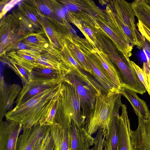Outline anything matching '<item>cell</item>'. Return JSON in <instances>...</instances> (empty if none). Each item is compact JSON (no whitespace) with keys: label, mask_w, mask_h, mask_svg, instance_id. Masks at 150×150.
I'll list each match as a JSON object with an SVG mask.
<instances>
[{"label":"cell","mask_w":150,"mask_h":150,"mask_svg":"<svg viewBox=\"0 0 150 150\" xmlns=\"http://www.w3.org/2000/svg\"><path fill=\"white\" fill-rule=\"evenodd\" d=\"M63 44L60 51L63 62L75 76L88 85L94 87L95 85L96 82L83 72L63 39Z\"/></svg>","instance_id":"e0dca14e"},{"label":"cell","mask_w":150,"mask_h":150,"mask_svg":"<svg viewBox=\"0 0 150 150\" xmlns=\"http://www.w3.org/2000/svg\"><path fill=\"white\" fill-rule=\"evenodd\" d=\"M150 5V0H145Z\"/></svg>","instance_id":"d590c367"},{"label":"cell","mask_w":150,"mask_h":150,"mask_svg":"<svg viewBox=\"0 0 150 150\" xmlns=\"http://www.w3.org/2000/svg\"><path fill=\"white\" fill-rule=\"evenodd\" d=\"M50 127L55 150H71L72 127L62 126L54 122Z\"/></svg>","instance_id":"2e32d148"},{"label":"cell","mask_w":150,"mask_h":150,"mask_svg":"<svg viewBox=\"0 0 150 150\" xmlns=\"http://www.w3.org/2000/svg\"><path fill=\"white\" fill-rule=\"evenodd\" d=\"M146 42H146L145 40L144 43L146 45H146V46H145V47H146V49L147 50L149 53L150 54V44L148 42Z\"/></svg>","instance_id":"836d02e7"},{"label":"cell","mask_w":150,"mask_h":150,"mask_svg":"<svg viewBox=\"0 0 150 150\" xmlns=\"http://www.w3.org/2000/svg\"><path fill=\"white\" fill-rule=\"evenodd\" d=\"M92 21L96 29L110 39L125 59L129 61L133 46L121 29L111 8L106 9L105 15L104 11L103 14L93 16Z\"/></svg>","instance_id":"277c9868"},{"label":"cell","mask_w":150,"mask_h":150,"mask_svg":"<svg viewBox=\"0 0 150 150\" xmlns=\"http://www.w3.org/2000/svg\"><path fill=\"white\" fill-rule=\"evenodd\" d=\"M21 0H11L9 2L6 4L4 7L1 10L0 13V19L2 18L6 13L11 10L16 4L18 3Z\"/></svg>","instance_id":"d6a6232c"},{"label":"cell","mask_w":150,"mask_h":150,"mask_svg":"<svg viewBox=\"0 0 150 150\" xmlns=\"http://www.w3.org/2000/svg\"><path fill=\"white\" fill-rule=\"evenodd\" d=\"M119 118L118 150H135L126 105L122 104Z\"/></svg>","instance_id":"9a60e30c"},{"label":"cell","mask_w":150,"mask_h":150,"mask_svg":"<svg viewBox=\"0 0 150 150\" xmlns=\"http://www.w3.org/2000/svg\"><path fill=\"white\" fill-rule=\"evenodd\" d=\"M84 114L79 96L75 87L65 79L62 84L61 94L56 103L54 122L61 126L85 127Z\"/></svg>","instance_id":"3957f363"},{"label":"cell","mask_w":150,"mask_h":150,"mask_svg":"<svg viewBox=\"0 0 150 150\" xmlns=\"http://www.w3.org/2000/svg\"><path fill=\"white\" fill-rule=\"evenodd\" d=\"M59 1L67 8L69 12L80 19L102 14L104 12V11L100 9L92 1L67 0Z\"/></svg>","instance_id":"4fadbf2b"},{"label":"cell","mask_w":150,"mask_h":150,"mask_svg":"<svg viewBox=\"0 0 150 150\" xmlns=\"http://www.w3.org/2000/svg\"><path fill=\"white\" fill-rule=\"evenodd\" d=\"M51 137L50 129L47 134L37 144L32 150H45L50 141Z\"/></svg>","instance_id":"1f68e13d"},{"label":"cell","mask_w":150,"mask_h":150,"mask_svg":"<svg viewBox=\"0 0 150 150\" xmlns=\"http://www.w3.org/2000/svg\"><path fill=\"white\" fill-rule=\"evenodd\" d=\"M44 33L43 31L39 32L25 34L20 39L27 44L37 48L40 50L47 51L52 48L49 42L42 34Z\"/></svg>","instance_id":"d4e9b609"},{"label":"cell","mask_w":150,"mask_h":150,"mask_svg":"<svg viewBox=\"0 0 150 150\" xmlns=\"http://www.w3.org/2000/svg\"><path fill=\"white\" fill-rule=\"evenodd\" d=\"M109 1L108 3L127 40L133 46L143 48L144 40L136 28L135 16L131 3L123 0Z\"/></svg>","instance_id":"5b68a950"},{"label":"cell","mask_w":150,"mask_h":150,"mask_svg":"<svg viewBox=\"0 0 150 150\" xmlns=\"http://www.w3.org/2000/svg\"><path fill=\"white\" fill-rule=\"evenodd\" d=\"M22 126L19 123L6 120L0 122V150H16Z\"/></svg>","instance_id":"7c38bea8"},{"label":"cell","mask_w":150,"mask_h":150,"mask_svg":"<svg viewBox=\"0 0 150 150\" xmlns=\"http://www.w3.org/2000/svg\"><path fill=\"white\" fill-rule=\"evenodd\" d=\"M62 82L16 106L7 113L6 120L20 123L22 129L43 124L61 94Z\"/></svg>","instance_id":"6da1fadb"},{"label":"cell","mask_w":150,"mask_h":150,"mask_svg":"<svg viewBox=\"0 0 150 150\" xmlns=\"http://www.w3.org/2000/svg\"><path fill=\"white\" fill-rule=\"evenodd\" d=\"M104 150H107L106 148H105V147H104Z\"/></svg>","instance_id":"8d00e7d4"},{"label":"cell","mask_w":150,"mask_h":150,"mask_svg":"<svg viewBox=\"0 0 150 150\" xmlns=\"http://www.w3.org/2000/svg\"><path fill=\"white\" fill-rule=\"evenodd\" d=\"M148 123L149 127L150 132V118L148 120Z\"/></svg>","instance_id":"e575fe53"},{"label":"cell","mask_w":150,"mask_h":150,"mask_svg":"<svg viewBox=\"0 0 150 150\" xmlns=\"http://www.w3.org/2000/svg\"><path fill=\"white\" fill-rule=\"evenodd\" d=\"M69 73L50 68H35L32 71V78L65 79Z\"/></svg>","instance_id":"4316f807"},{"label":"cell","mask_w":150,"mask_h":150,"mask_svg":"<svg viewBox=\"0 0 150 150\" xmlns=\"http://www.w3.org/2000/svg\"><path fill=\"white\" fill-rule=\"evenodd\" d=\"M130 63L134 70L140 81L143 84L150 96V80L146 72L134 62L130 61Z\"/></svg>","instance_id":"f546056e"},{"label":"cell","mask_w":150,"mask_h":150,"mask_svg":"<svg viewBox=\"0 0 150 150\" xmlns=\"http://www.w3.org/2000/svg\"><path fill=\"white\" fill-rule=\"evenodd\" d=\"M92 48L93 52L100 60L115 87L120 91L121 84L118 73L108 55L100 47Z\"/></svg>","instance_id":"44dd1931"},{"label":"cell","mask_w":150,"mask_h":150,"mask_svg":"<svg viewBox=\"0 0 150 150\" xmlns=\"http://www.w3.org/2000/svg\"><path fill=\"white\" fill-rule=\"evenodd\" d=\"M103 150H104V149H103Z\"/></svg>","instance_id":"74e56055"},{"label":"cell","mask_w":150,"mask_h":150,"mask_svg":"<svg viewBox=\"0 0 150 150\" xmlns=\"http://www.w3.org/2000/svg\"><path fill=\"white\" fill-rule=\"evenodd\" d=\"M120 91L132 105L137 116L145 120L150 118V111L146 103L138 97L136 92L122 87Z\"/></svg>","instance_id":"ffe728a7"},{"label":"cell","mask_w":150,"mask_h":150,"mask_svg":"<svg viewBox=\"0 0 150 150\" xmlns=\"http://www.w3.org/2000/svg\"><path fill=\"white\" fill-rule=\"evenodd\" d=\"M65 79L75 87L80 98L83 112L86 119L93 109L98 92L71 71L67 74Z\"/></svg>","instance_id":"9c48e42d"},{"label":"cell","mask_w":150,"mask_h":150,"mask_svg":"<svg viewBox=\"0 0 150 150\" xmlns=\"http://www.w3.org/2000/svg\"><path fill=\"white\" fill-rule=\"evenodd\" d=\"M63 39L82 69L92 75L91 69L85 56L78 45L72 39L69 33L63 35Z\"/></svg>","instance_id":"cb8c5ba5"},{"label":"cell","mask_w":150,"mask_h":150,"mask_svg":"<svg viewBox=\"0 0 150 150\" xmlns=\"http://www.w3.org/2000/svg\"><path fill=\"white\" fill-rule=\"evenodd\" d=\"M42 31L46 35L50 45L59 50L63 45V36L58 31L50 21L41 15H38Z\"/></svg>","instance_id":"7402d4cb"},{"label":"cell","mask_w":150,"mask_h":150,"mask_svg":"<svg viewBox=\"0 0 150 150\" xmlns=\"http://www.w3.org/2000/svg\"><path fill=\"white\" fill-rule=\"evenodd\" d=\"M6 63L20 77L23 85L32 79V71L25 68L8 56L6 57Z\"/></svg>","instance_id":"83f0119b"},{"label":"cell","mask_w":150,"mask_h":150,"mask_svg":"<svg viewBox=\"0 0 150 150\" xmlns=\"http://www.w3.org/2000/svg\"><path fill=\"white\" fill-rule=\"evenodd\" d=\"M120 116L111 121L104 134V147L107 150H118Z\"/></svg>","instance_id":"603a6c76"},{"label":"cell","mask_w":150,"mask_h":150,"mask_svg":"<svg viewBox=\"0 0 150 150\" xmlns=\"http://www.w3.org/2000/svg\"><path fill=\"white\" fill-rule=\"evenodd\" d=\"M22 88L18 84H7L4 77L0 83V122L11 108L20 93Z\"/></svg>","instance_id":"5bb4252c"},{"label":"cell","mask_w":150,"mask_h":150,"mask_svg":"<svg viewBox=\"0 0 150 150\" xmlns=\"http://www.w3.org/2000/svg\"><path fill=\"white\" fill-rule=\"evenodd\" d=\"M71 37L85 56L91 69L92 75L103 87L105 92L108 93L120 91L115 88L100 60L93 52L92 47L88 41L75 34H72Z\"/></svg>","instance_id":"52a82bcc"},{"label":"cell","mask_w":150,"mask_h":150,"mask_svg":"<svg viewBox=\"0 0 150 150\" xmlns=\"http://www.w3.org/2000/svg\"><path fill=\"white\" fill-rule=\"evenodd\" d=\"M12 13L21 28L25 34L41 31L38 30H41L27 19L18 9L13 11Z\"/></svg>","instance_id":"f1b7e54d"},{"label":"cell","mask_w":150,"mask_h":150,"mask_svg":"<svg viewBox=\"0 0 150 150\" xmlns=\"http://www.w3.org/2000/svg\"><path fill=\"white\" fill-rule=\"evenodd\" d=\"M122 95L119 91L97 93L93 109L86 120L85 128L89 135L92 136L99 130L104 134L111 121L120 115Z\"/></svg>","instance_id":"7a4b0ae2"},{"label":"cell","mask_w":150,"mask_h":150,"mask_svg":"<svg viewBox=\"0 0 150 150\" xmlns=\"http://www.w3.org/2000/svg\"><path fill=\"white\" fill-rule=\"evenodd\" d=\"M138 125L132 134L135 150H150V132L148 120L137 116Z\"/></svg>","instance_id":"ac0fdd59"},{"label":"cell","mask_w":150,"mask_h":150,"mask_svg":"<svg viewBox=\"0 0 150 150\" xmlns=\"http://www.w3.org/2000/svg\"><path fill=\"white\" fill-rule=\"evenodd\" d=\"M64 79L32 78L28 83L23 85L15 101L16 106L25 102L40 93L62 82Z\"/></svg>","instance_id":"30bf717a"},{"label":"cell","mask_w":150,"mask_h":150,"mask_svg":"<svg viewBox=\"0 0 150 150\" xmlns=\"http://www.w3.org/2000/svg\"><path fill=\"white\" fill-rule=\"evenodd\" d=\"M137 25L142 36L150 44V29L139 20H138Z\"/></svg>","instance_id":"4dcf8cb0"},{"label":"cell","mask_w":150,"mask_h":150,"mask_svg":"<svg viewBox=\"0 0 150 150\" xmlns=\"http://www.w3.org/2000/svg\"><path fill=\"white\" fill-rule=\"evenodd\" d=\"M1 55L10 51L25 34L13 15L3 17L1 22Z\"/></svg>","instance_id":"ba28073f"},{"label":"cell","mask_w":150,"mask_h":150,"mask_svg":"<svg viewBox=\"0 0 150 150\" xmlns=\"http://www.w3.org/2000/svg\"><path fill=\"white\" fill-rule=\"evenodd\" d=\"M131 4L138 20L150 29V5L144 0L134 1Z\"/></svg>","instance_id":"484cf974"},{"label":"cell","mask_w":150,"mask_h":150,"mask_svg":"<svg viewBox=\"0 0 150 150\" xmlns=\"http://www.w3.org/2000/svg\"><path fill=\"white\" fill-rule=\"evenodd\" d=\"M50 129V126L41 124L23 129L17 139L16 150H32Z\"/></svg>","instance_id":"8fae6325"},{"label":"cell","mask_w":150,"mask_h":150,"mask_svg":"<svg viewBox=\"0 0 150 150\" xmlns=\"http://www.w3.org/2000/svg\"><path fill=\"white\" fill-rule=\"evenodd\" d=\"M105 51L111 61L118 69V72L121 81V87L126 88L142 95L146 93V88L138 78L130 63V60L127 61L125 58L122 59L111 42L106 44Z\"/></svg>","instance_id":"8992f818"},{"label":"cell","mask_w":150,"mask_h":150,"mask_svg":"<svg viewBox=\"0 0 150 150\" xmlns=\"http://www.w3.org/2000/svg\"><path fill=\"white\" fill-rule=\"evenodd\" d=\"M71 150H89L94 145L95 138L88 134L84 127H80L72 122Z\"/></svg>","instance_id":"d6986e66"}]
</instances>
